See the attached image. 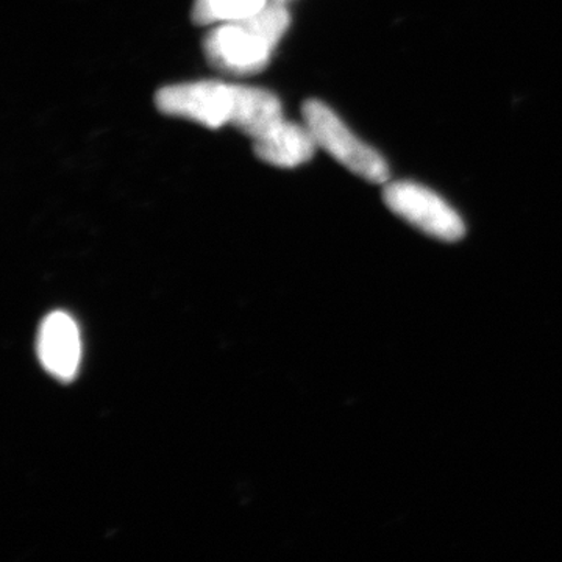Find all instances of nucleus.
I'll return each mask as SVG.
<instances>
[{
  "instance_id": "obj_1",
  "label": "nucleus",
  "mask_w": 562,
  "mask_h": 562,
  "mask_svg": "<svg viewBox=\"0 0 562 562\" xmlns=\"http://www.w3.org/2000/svg\"><path fill=\"white\" fill-rule=\"evenodd\" d=\"M155 103L169 116L210 128L233 125L246 133L265 111L266 90L216 80L188 81L161 88L155 95Z\"/></svg>"
},
{
  "instance_id": "obj_2",
  "label": "nucleus",
  "mask_w": 562,
  "mask_h": 562,
  "mask_svg": "<svg viewBox=\"0 0 562 562\" xmlns=\"http://www.w3.org/2000/svg\"><path fill=\"white\" fill-rule=\"evenodd\" d=\"M290 25L283 0H273L265 9L243 20L221 22L203 43L214 68L228 74L258 72L271 60L273 49Z\"/></svg>"
},
{
  "instance_id": "obj_3",
  "label": "nucleus",
  "mask_w": 562,
  "mask_h": 562,
  "mask_svg": "<svg viewBox=\"0 0 562 562\" xmlns=\"http://www.w3.org/2000/svg\"><path fill=\"white\" fill-rule=\"evenodd\" d=\"M303 120L317 146L327 150L349 171L371 183H384L390 179V168L382 155L362 143L330 106L319 101L305 102Z\"/></svg>"
},
{
  "instance_id": "obj_4",
  "label": "nucleus",
  "mask_w": 562,
  "mask_h": 562,
  "mask_svg": "<svg viewBox=\"0 0 562 562\" xmlns=\"http://www.w3.org/2000/svg\"><path fill=\"white\" fill-rule=\"evenodd\" d=\"M383 199L392 213L431 238L454 243L465 235L460 214L441 195L419 183L394 181L384 188Z\"/></svg>"
},
{
  "instance_id": "obj_5",
  "label": "nucleus",
  "mask_w": 562,
  "mask_h": 562,
  "mask_svg": "<svg viewBox=\"0 0 562 562\" xmlns=\"http://www.w3.org/2000/svg\"><path fill=\"white\" fill-rule=\"evenodd\" d=\"M41 364L60 382H70L79 372L80 331L69 314L55 312L43 321L38 335Z\"/></svg>"
},
{
  "instance_id": "obj_6",
  "label": "nucleus",
  "mask_w": 562,
  "mask_h": 562,
  "mask_svg": "<svg viewBox=\"0 0 562 562\" xmlns=\"http://www.w3.org/2000/svg\"><path fill=\"white\" fill-rule=\"evenodd\" d=\"M317 147L308 125L290 121L281 122L268 135L254 140L257 157L277 168L291 169L305 165L312 160Z\"/></svg>"
},
{
  "instance_id": "obj_7",
  "label": "nucleus",
  "mask_w": 562,
  "mask_h": 562,
  "mask_svg": "<svg viewBox=\"0 0 562 562\" xmlns=\"http://www.w3.org/2000/svg\"><path fill=\"white\" fill-rule=\"evenodd\" d=\"M269 0H195L192 20L199 25L243 20L268 5Z\"/></svg>"
}]
</instances>
